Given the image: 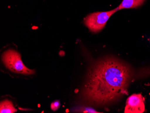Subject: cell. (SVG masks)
I'll return each instance as SVG.
<instances>
[{
    "label": "cell",
    "mask_w": 150,
    "mask_h": 113,
    "mask_svg": "<svg viewBox=\"0 0 150 113\" xmlns=\"http://www.w3.org/2000/svg\"><path fill=\"white\" fill-rule=\"evenodd\" d=\"M144 1L145 0H123L117 9L118 11L124 9L136 8L142 5Z\"/></svg>",
    "instance_id": "cell-5"
},
{
    "label": "cell",
    "mask_w": 150,
    "mask_h": 113,
    "mask_svg": "<svg viewBox=\"0 0 150 113\" xmlns=\"http://www.w3.org/2000/svg\"><path fill=\"white\" fill-rule=\"evenodd\" d=\"M117 11V8L108 11L93 13L84 18V24L92 33H98L105 27L109 18Z\"/></svg>",
    "instance_id": "cell-3"
},
{
    "label": "cell",
    "mask_w": 150,
    "mask_h": 113,
    "mask_svg": "<svg viewBox=\"0 0 150 113\" xmlns=\"http://www.w3.org/2000/svg\"><path fill=\"white\" fill-rule=\"evenodd\" d=\"M0 108L1 113H13L17 111L12 103L8 99H5L1 102Z\"/></svg>",
    "instance_id": "cell-6"
},
{
    "label": "cell",
    "mask_w": 150,
    "mask_h": 113,
    "mask_svg": "<svg viewBox=\"0 0 150 113\" xmlns=\"http://www.w3.org/2000/svg\"><path fill=\"white\" fill-rule=\"evenodd\" d=\"M60 103L59 101H55L51 103L50 107L52 110L56 111L60 107Z\"/></svg>",
    "instance_id": "cell-7"
},
{
    "label": "cell",
    "mask_w": 150,
    "mask_h": 113,
    "mask_svg": "<svg viewBox=\"0 0 150 113\" xmlns=\"http://www.w3.org/2000/svg\"><path fill=\"white\" fill-rule=\"evenodd\" d=\"M2 60L5 66L12 72L19 75H32L35 73L34 70L27 68L21 60L20 54L13 50L5 51L2 56Z\"/></svg>",
    "instance_id": "cell-2"
},
{
    "label": "cell",
    "mask_w": 150,
    "mask_h": 113,
    "mask_svg": "<svg viewBox=\"0 0 150 113\" xmlns=\"http://www.w3.org/2000/svg\"><path fill=\"white\" fill-rule=\"evenodd\" d=\"M144 98L141 94H134L126 101L125 113H142L145 111Z\"/></svg>",
    "instance_id": "cell-4"
},
{
    "label": "cell",
    "mask_w": 150,
    "mask_h": 113,
    "mask_svg": "<svg viewBox=\"0 0 150 113\" xmlns=\"http://www.w3.org/2000/svg\"><path fill=\"white\" fill-rule=\"evenodd\" d=\"M133 76L132 70L124 62L105 58L90 69L83 89L88 103L97 105L110 104L127 94Z\"/></svg>",
    "instance_id": "cell-1"
}]
</instances>
